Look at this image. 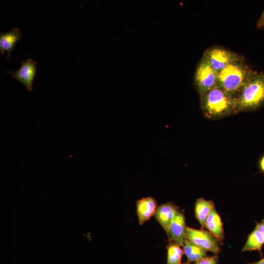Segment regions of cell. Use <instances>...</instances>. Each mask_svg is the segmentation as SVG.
<instances>
[{
  "label": "cell",
  "instance_id": "cell-22",
  "mask_svg": "<svg viewBox=\"0 0 264 264\" xmlns=\"http://www.w3.org/2000/svg\"><path fill=\"white\" fill-rule=\"evenodd\" d=\"M181 264H189L188 263Z\"/></svg>",
  "mask_w": 264,
  "mask_h": 264
},
{
  "label": "cell",
  "instance_id": "cell-21",
  "mask_svg": "<svg viewBox=\"0 0 264 264\" xmlns=\"http://www.w3.org/2000/svg\"><path fill=\"white\" fill-rule=\"evenodd\" d=\"M247 264H264V258H262L258 261L248 263Z\"/></svg>",
  "mask_w": 264,
  "mask_h": 264
},
{
  "label": "cell",
  "instance_id": "cell-15",
  "mask_svg": "<svg viewBox=\"0 0 264 264\" xmlns=\"http://www.w3.org/2000/svg\"><path fill=\"white\" fill-rule=\"evenodd\" d=\"M264 244V239L258 229L255 227L252 232L248 235L247 240L242 248V251H258L263 257L262 247Z\"/></svg>",
  "mask_w": 264,
  "mask_h": 264
},
{
  "label": "cell",
  "instance_id": "cell-9",
  "mask_svg": "<svg viewBox=\"0 0 264 264\" xmlns=\"http://www.w3.org/2000/svg\"><path fill=\"white\" fill-rule=\"evenodd\" d=\"M19 28L13 27L8 31L0 33V52L3 55L4 52H7V59L10 61L11 53L15 50L16 44L22 38Z\"/></svg>",
  "mask_w": 264,
  "mask_h": 264
},
{
  "label": "cell",
  "instance_id": "cell-1",
  "mask_svg": "<svg viewBox=\"0 0 264 264\" xmlns=\"http://www.w3.org/2000/svg\"><path fill=\"white\" fill-rule=\"evenodd\" d=\"M200 98L201 108L208 117H222L237 111L236 97L218 84L206 91Z\"/></svg>",
  "mask_w": 264,
  "mask_h": 264
},
{
  "label": "cell",
  "instance_id": "cell-8",
  "mask_svg": "<svg viewBox=\"0 0 264 264\" xmlns=\"http://www.w3.org/2000/svg\"><path fill=\"white\" fill-rule=\"evenodd\" d=\"M178 211V206L171 202L162 204L157 207L154 216L167 235L171 223Z\"/></svg>",
  "mask_w": 264,
  "mask_h": 264
},
{
  "label": "cell",
  "instance_id": "cell-14",
  "mask_svg": "<svg viewBox=\"0 0 264 264\" xmlns=\"http://www.w3.org/2000/svg\"><path fill=\"white\" fill-rule=\"evenodd\" d=\"M183 248L184 254L187 258L188 263L196 262L207 257L208 250L195 244L186 239Z\"/></svg>",
  "mask_w": 264,
  "mask_h": 264
},
{
  "label": "cell",
  "instance_id": "cell-20",
  "mask_svg": "<svg viewBox=\"0 0 264 264\" xmlns=\"http://www.w3.org/2000/svg\"><path fill=\"white\" fill-rule=\"evenodd\" d=\"M259 166L260 171L264 174V154L261 157L259 160Z\"/></svg>",
  "mask_w": 264,
  "mask_h": 264
},
{
  "label": "cell",
  "instance_id": "cell-18",
  "mask_svg": "<svg viewBox=\"0 0 264 264\" xmlns=\"http://www.w3.org/2000/svg\"><path fill=\"white\" fill-rule=\"evenodd\" d=\"M256 26L257 29L264 28V9L256 22Z\"/></svg>",
  "mask_w": 264,
  "mask_h": 264
},
{
  "label": "cell",
  "instance_id": "cell-4",
  "mask_svg": "<svg viewBox=\"0 0 264 264\" xmlns=\"http://www.w3.org/2000/svg\"><path fill=\"white\" fill-rule=\"evenodd\" d=\"M218 72L202 57L194 74L195 86L201 96L218 83Z\"/></svg>",
  "mask_w": 264,
  "mask_h": 264
},
{
  "label": "cell",
  "instance_id": "cell-6",
  "mask_svg": "<svg viewBox=\"0 0 264 264\" xmlns=\"http://www.w3.org/2000/svg\"><path fill=\"white\" fill-rule=\"evenodd\" d=\"M185 239L195 244L218 254L221 250L218 239L209 231L186 226Z\"/></svg>",
  "mask_w": 264,
  "mask_h": 264
},
{
  "label": "cell",
  "instance_id": "cell-16",
  "mask_svg": "<svg viewBox=\"0 0 264 264\" xmlns=\"http://www.w3.org/2000/svg\"><path fill=\"white\" fill-rule=\"evenodd\" d=\"M167 264H181V258L184 254L183 249L177 243L170 242L167 246Z\"/></svg>",
  "mask_w": 264,
  "mask_h": 264
},
{
  "label": "cell",
  "instance_id": "cell-2",
  "mask_svg": "<svg viewBox=\"0 0 264 264\" xmlns=\"http://www.w3.org/2000/svg\"><path fill=\"white\" fill-rule=\"evenodd\" d=\"M256 72L244 63L243 58L229 64L220 71L217 84L234 96L240 93Z\"/></svg>",
  "mask_w": 264,
  "mask_h": 264
},
{
  "label": "cell",
  "instance_id": "cell-5",
  "mask_svg": "<svg viewBox=\"0 0 264 264\" xmlns=\"http://www.w3.org/2000/svg\"><path fill=\"white\" fill-rule=\"evenodd\" d=\"M202 57L218 73L229 64L243 58L234 52L219 46H213L206 49Z\"/></svg>",
  "mask_w": 264,
  "mask_h": 264
},
{
  "label": "cell",
  "instance_id": "cell-10",
  "mask_svg": "<svg viewBox=\"0 0 264 264\" xmlns=\"http://www.w3.org/2000/svg\"><path fill=\"white\" fill-rule=\"evenodd\" d=\"M185 218L183 213L179 210L170 227L168 235L170 242H175L183 247L185 240Z\"/></svg>",
  "mask_w": 264,
  "mask_h": 264
},
{
  "label": "cell",
  "instance_id": "cell-12",
  "mask_svg": "<svg viewBox=\"0 0 264 264\" xmlns=\"http://www.w3.org/2000/svg\"><path fill=\"white\" fill-rule=\"evenodd\" d=\"M219 241H222L224 238L223 224L220 215L214 208L207 218L204 226Z\"/></svg>",
  "mask_w": 264,
  "mask_h": 264
},
{
  "label": "cell",
  "instance_id": "cell-7",
  "mask_svg": "<svg viewBox=\"0 0 264 264\" xmlns=\"http://www.w3.org/2000/svg\"><path fill=\"white\" fill-rule=\"evenodd\" d=\"M21 67L16 71H6L12 77L23 84L29 91L33 90L32 85L37 73V63L31 58L21 62Z\"/></svg>",
  "mask_w": 264,
  "mask_h": 264
},
{
  "label": "cell",
  "instance_id": "cell-17",
  "mask_svg": "<svg viewBox=\"0 0 264 264\" xmlns=\"http://www.w3.org/2000/svg\"><path fill=\"white\" fill-rule=\"evenodd\" d=\"M218 262L219 257L216 255L201 259L195 262V264H217Z\"/></svg>",
  "mask_w": 264,
  "mask_h": 264
},
{
  "label": "cell",
  "instance_id": "cell-19",
  "mask_svg": "<svg viewBox=\"0 0 264 264\" xmlns=\"http://www.w3.org/2000/svg\"><path fill=\"white\" fill-rule=\"evenodd\" d=\"M256 227L258 229L264 239V219L261 222H256Z\"/></svg>",
  "mask_w": 264,
  "mask_h": 264
},
{
  "label": "cell",
  "instance_id": "cell-3",
  "mask_svg": "<svg viewBox=\"0 0 264 264\" xmlns=\"http://www.w3.org/2000/svg\"><path fill=\"white\" fill-rule=\"evenodd\" d=\"M238 110H253L264 104V72L257 71L236 97Z\"/></svg>",
  "mask_w": 264,
  "mask_h": 264
},
{
  "label": "cell",
  "instance_id": "cell-11",
  "mask_svg": "<svg viewBox=\"0 0 264 264\" xmlns=\"http://www.w3.org/2000/svg\"><path fill=\"white\" fill-rule=\"evenodd\" d=\"M136 207L139 223L142 225L154 215L157 202L153 197H145L136 201Z\"/></svg>",
  "mask_w": 264,
  "mask_h": 264
},
{
  "label": "cell",
  "instance_id": "cell-13",
  "mask_svg": "<svg viewBox=\"0 0 264 264\" xmlns=\"http://www.w3.org/2000/svg\"><path fill=\"white\" fill-rule=\"evenodd\" d=\"M214 208L215 204L212 200H206L203 198L197 199L195 204V213L202 228L204 227L207 218Z\"/></svg>",
  "mask_w": 264,
  "mask_h": 264
}]
</instances>
